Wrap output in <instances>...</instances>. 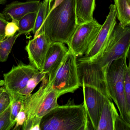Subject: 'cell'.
Wrapping results in <instances>:
<instances>
[{"label": "cell", "mask_w": 130, "mask_h": 130, "mask_svg": "<svg viewBox=\"0 0 130 130\" xmlns=\"http://www.w3.org/2000/svg\"><path fill=\"white\" fill-rule=\"evenodd\" d=\"M119 115L112 100L107 99L104 103L97 130H115V123Z\"/></svg>", "instance_id": "5bb4252c"}, {"label": "cell", "mask_w": 130, "mask_h": 130, "mask_svg": "<svg viewBox=\"0 0 130 130\" xmlns=\"http://www.w3.org/2000/svg\"><path fill=\"white\" fill-rule=\"evenodd\" d=\"M52 42L49 37L42 31L29 40L26 46L29 64L40 72L43 69L46 54Z\"/></svg>", "instance_id": "9c48e42d"}, {"label": "cell", "mask_w": 130, "mask_h": 130, "mask_svg": "<svg viewBox=\"0 0 130 130\" xmlns=\"http://www.w3.org/2000/svg\"><path fill=\"white\" fill-rule=\"evenodd\" d=\"M125 96L128 109L130 110V66L126 65L125 70L124 80Z\"/></svg>", "instance_id": "7402d4cb"}, {"label": "cell", "mask_w": 130, "mask_h": 130, "mask_svg": "<svg viewBox=\"0 0 130 130\" xmlns=\"http://www.w3.org/2000/svg\"><path fill=\"white\" fill-rule=\"evenodd\" d=\"M20 36L18 33L13 37L0 40V61L1 62H5L7 60L13 46Z\"/></svg>", "instance_id": "ffe728a7"}, {"label": "cell", "mask_w": 130, "mask_h": 130, "mask_svg": "<svg viewBox=\"0 0 130 130\" xmlns=\"http://www.w3.org/2000/svg\"><path fill=\"white\" fill-rule=\"evenodd\" d=\"M95 0H76V13L77 25L93 19Z\"/></svg>", "instance_id": "9a60e30c"}, {"label": "cell", "mask_w": 130, "mask_h": 130, "mask_svg": "<svg viewBox=\"0 0 130 130\" xmlns=\"http://www.w3.org/2000/svg\"><path fill=\"white\" fill-rule=\"evenodd\" d=\"M80 86L83 87V103L88 118L89 130H97L104 103L108 99L92 85L82 83Z\"/></svg>", "instance_id": "52a82bcc"}, {"label": "cell", "mask_w": 130, "mask_h": 130, "mask_svg": "<svg viewBox=\"0 0 130 130\" xmlns=\"http://www.w3.org/2000/svg\"><path fill=\"white\" fill-rule=\"evenodd\" d=\"M37 12L29 13L25 15L19 21L20 35H27L32 31L35 27Z\"/></svg>", "instance_id": "d6986e66"}, {"label": "cell", "mask_w": 130, "mask_h": 130, "mask_svg": "<svg viewBox=\"0 0 130 130\" xmlns=\"http://www.w3.org/2000/svg\"><path fill=\"white\" fill-rule=\"evenodd\" d=\"M126 55L113 61L107 68L106 79L109 95L118 107L121 118L130 124L128 109L124 92L125 70L127 64Z\"/></svg>", "instance_id": "3957f363"}, {"label": "cell", "mask_w": 130, "mask_h": 130, "mask_svg": "<svg viewBox=\"0 0 130 130\" xmlns=\"http://www.w3.org/2000/svg\"><path fill=\"white\" fill-rule=\"evenodd\" d=\"M68 51L64 44L52 42L46 54L43 69L41 72L47 75L48 81L54 79Z\"/></svg>", "instance_id": "7c38bea8"}, {"label": "cell", "mask_w": 130, "mask_h": 130, "mask_svg": "<svg viewBox=\"0 0 130 130\" xmlns=\"http://www.w3.org/2000/svg\"><path fill=\"white\" fill-rule=\"evenodd\" d=\"M6 3V0H0V5H3Z\"/></svg>", "instance_id": "f546056e"}, {"label": "cell", "mask_w": 130, "mask_h": 130, "mask_svg": "<svg viewBox=\"0 0 130 130\" xmlns=\"http://www.w3.org/2000/svg\"><path fill=\"white\" fill-rule=\"evenodd\" d=\"M11 97L10 120L12 128L15 125L16 119L23 105L24 95L18 93H9Z\"/></svg>", "instance_id": "ac0fdd59"}, {"label": "cell", "mask_w": 130, "mask_h": 130, "mask_svg": "<svg viewBox=\"0 0 130 130\" xmlns=\"http://www.w3.org/2000/svg\"><path fill=\"white\" fill-rule=\"evenodd\" d=\"M41 2L39 0H29L25 2L15 1L7 4L2 13L7 20L19 21L29 13L38 12Z\"/></svg>", "instance_id": "4fadbf2b"}, {"label": "cell", "mask_w": 130, "mask_h": 130, "mask_svg": "<svg viewBox=\"0 0 130 130\" xmlns=\"http://www.w3.org/2000/svg\"><path fill=\"white\" fill-rule=\"evenodd\" d=\"M101 27L94 19L78 25L71 38L68 48L76 57L83 56L94 43Z\"/></svg>", "instance_id": "8992f818"}, {"label": "cell", "mask_w": 130, "mask_h": 130, "mask_svg": "<svg viewBox=\"0 0 130 130\" xmlns=\"http://www.w3.org/2000/svg\"><path fill=\"white\" fill-rule=\"evenodd\" d=\"M109 10L106 19L103 25H102L94 43L84 56H81L83 59L88 61L94 60L105 44L114 29L117 23L116 12L114 4H111L109 6Z\"/></svg>", "instance_id": "30bf717a"}, {"label": "cell", "mask_w": 130, "mask_h": 130, "mask_svg": "<svg viewBox=\"0 0 130 130\" xmlns=\"http://www.w3.org/2000/svg\"><path fill=\"white\" fill-rule=\"evenodd\" d=\"M42 82L40 88L36 92L24 96L22 108L26 112L27 118L22 125L23 130H31L37 109L48 90L52 87L51 84L48 81L47 75Z\"/></svg>", "instance_id": "8fae6325"}, {"label": "cell", "mask_w": 130, "mask_h": 130, "mask_svg": "<svg viewBox=\"0 0 130 130\" xmlns=\"http://www.w3.org/2000/svg\"><path fill=\"white\" fill-rule=\"evenodd\" d=\"M27 118V115L25 110L22 107L16 119V123L13 129H17L20 126H22Z\"/></svg>", "instance_id": "4316f807"}, {"label": "cell", "mask_w": 130, "mask_h": 130, "mask_svg": "<svg viewBox=\"0 0 130 130\" xmlns=\"http://www.w3.org/2000/svg\"><path fill=\"white\" fill-rule=\"evenodd\" d=\"M10 105L0 114V130L12 129L10 120Z\"/></svg>", "instance_id": "cb8c5ba5"}, {"label": "cell", "mask_w": 130, "mask_h": 130, "mask_svg": "<svg viewBox=\"0 0 130 130\" xmlns=\"http://www.w3.org/2000/svg\"><path fill=\"white\" fill-rule=\"evenodd\" d=\"M8 22L3 13H0V40L5 38V27Z\"/></svg>", "instance_id": "83f0119b"}, {"label": "cell", "mask_w": 130, "mask_h": 130, "mask_svg": "<svg viewBox=\"0 0 130 130\" xmlns=\"http://www.w3.org/2000/svg\"><path fill=\"white\" fill-rule=\"evenodd\" d=\"M54 0H49V2H50L51 3Z\"/></svg>", "instance_id": "4dcf8cb0"}, {"label": "cell", "mask_w": 130, "mask_h": 130, "mask_svg": "<svg viewBox=\"0 0 130 130\" xmlns=\"http://www.w3.org/2000/svg\"><path fill=\"white\" fill-rule=\"evenodd\" d=\"M130 124L124 121L119 115L115 123V130H130Z\"/></svg>", "instance_id": "484cf974"}, {"label": "cell", "mask_w": 130, "mask_h": 130, "mask_svg": "<svg viewBox=\"0 0 130 130\" xmlns=\"http://www.w3.org/2000/svg\"><path fill=\"white\" fill-rule=\"evenodd\" d=\"M130 46V26L116 23L101 51L94 60L89 61L100 68L108 67L115 60L128 55Z\"/></svg>", "instance_id": "277c9868"}, {"label": "cell", "mask_w": 130, "mask_h": 130, "mask_svg": "<svg viewBox=\"0 0 130 130\" xmlns=\"http://www.w3.org/2000/svg\"><path fill=\"white\" fill-rule=\"evenodd\" d=\"M41 130H89L83 102L75 104L70 99L67 103L58 105L41 120Z\"/></svg>", "instance_id": "7a4b0ae2"}, {"label": "cell", "mask_w": 130, "mask_h": 130, "mask_svg": "<svg viewBox=\"0 0 130 130\" xmlns=\"http://www.w3.org/2000/svg\"><path fill=\"white\" fill-rule=\"evenodd\" d=\"M116 17L124 27L130 26V0H114Z\"/></svg>", "instance_id": "2e32d148"}, {"label": "cell", "mask_w": 130, "mask_h": 130, "mask_svg": "<svg viewBox=\"0 0 130 130\" xmlns=\"http://www.w3.org/2000/svg\"><path fill=\"white\" fill-rule=\"evenodd\" d=\"M77 26L76 0H63L50 10L38 35L44 31L52 42H62L68 45Z\"/></svg>", "instance_id": "6da1fadb"}, {"label": "cell", "mask_w": 130, "mask_h": 130, "mask_svg": "<svg viewBox=\"0 0 130 130\" xmlns=\"http://www.w3.org/2000/svg\"><path fill=\"white\" fill-rule=\"evenodd\" d=\"M39 71L30 64L20 63L4 74V87L9 93L19 92L25 87L29 79Z\"/></svg>", "instance_id": "ba28073f"}, {"label": "cell", "mask_w": 130, "mask_h": 130, "mask_svg": "<svg viewBox=\"0 0 130 130\" xmlns=\"http://www.w3.org/2000/svg\"><path fill=\"white\" fill-rule=\"evenodd\" d=\"M8 22L5 28V38L13 37L19 30V21L12 19Z\"/></svg>", "instance_id": "d4e9b609"}, {"label": "cell", "mask_w": 130, "mask_h": 130, "mask_svg": "<svg viewBox=\"0 0 130 130\" xmlns=\"http://www.w3.org/2000/svg\"><path fill=\"white\" fill-rule=\"evenodd\" d=\"M63 0H55V1L54 3V5L52 6V7H51V10H52L54 8L56 7L58 5H59Z\"/></svg>", "instance_id": "f1b7e54d"}, {"label": "cell", "mask_w": 130, "mask_h": 130, "mask_svg": "<svg viewBox=\"0 0 130 130\" xmlns=\"http://www.w3.org/2000/svg\"><path fill=\"white\" fill-rule=\"evenodd\" d=\"M11 102L9 93L5 87H2L0 88V114L10 105Z\"/></svg>", "instance_id": "603a6c76"}, {"label": "cell", "mask_w": 130, "mask_h": 130, "mask_svg": "<svg viewBox=\"0 0 130 130\" xmlns=\"http://www.w3.org/2000/svg\"><path fill=\"white\" fill-rule=\"evenodd\" d=\"M51 9V3L49 0H44L41 2L37 12L35 27L32 31L34 37L38 35Z\"/></svg>", "instance_id": "e0dca14e"}, {"label": "cell", "mask_w": 130, "mask_h": 130, "mask_svg": "<svg viewBox=\"0 0 130 130\" xmlns=\"http://www.w3.org/2000/svg\"><path fill=\"white\" fill-rule=\"evenodd\" d=\"M48 82L60 96L74 92L79 88L77 57L70 48H68L67 53L54 79Z\"/></svg>", "instance_id": "5b68a950"}, {"label": "cell", "mask_w": 130, "mask_h": 130, "mask_svg": "<svg viewBox=\"0 0 130 130\" xmlns=\"http://www.w3.org/2000/svg\"><path fill=\"white\" fill-rule=\"evenodd\" d=\"M47 74L39 71L34 75L28 81L25 87L18 93L22 95L27 96L32 92L34 89L40 82H42Z\"/></svg>", "instance_id": "44dd1931"}]
</instances>
